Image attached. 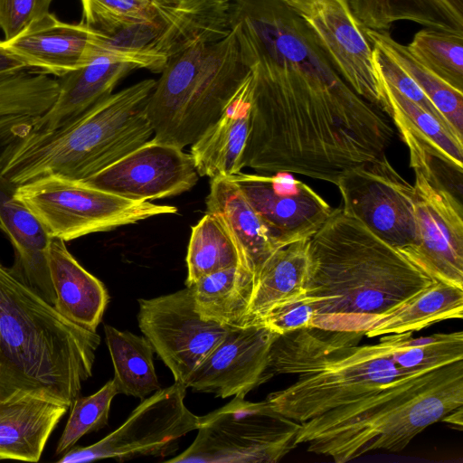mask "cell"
Returning a JSON list of instances; mask_svg holds the SVG:
<instances>
[{"instance_id":"1","label":"cell","mask_w":463,"mask_h":463,"mask_svg":"<svg viewBox=\"0 0 463 463\" xmlns=\"http://www.w3.org/2000/svg\"><path fill=\"white\" fill-rule=\"evenodd\" d=\"M393 136L390 118L340 75L298 86L252 87L243 167L336 185L346 171L384 155Z\"/></svg>"},{"instance_id":"2","label":"cell","mask_w":463,"mask_h":463,"mask_svg":"<svg viewBox=\"0 0 463 463\" xmlns=\"http://www.w3.org/2000/svg\"><path fill=\"white\" fill-rule=\"evenodd\" d=\"M307 254L314 327L364 333L373 317L435 280L342 208L307 240Z\"/></svg>"},{"instance_id":"3","label":"cell","mask_w":463,"mask_h":463,"mask_svg":"<svg viewBox=\"0 0 463 463\" xmlns=\"http://www.w3.org/2000/svg\"><path fill=\"white\" fill-rule=\"evenodd\" d=\"M463 406V360L402 374L385 388L298 423L294 445L345 463L375 450L399 452Z\"/></svg>"},{"instance_id":"4","label":"cell","mask_w":463,"mask_h":463,"mask_svg":"<svg viewBox=\"0 0 463 463\" xmlns=\"http://www.w3.org/2000/svg\"><path fill=\"white\" fill-rule=\"evenodd\" d=\"M146 79L103 99L51 131L33 128L0 151V174L16 186L47 176L85 181L154 136Z\"/></svg>"},{"instance_id":"5","label":"cell","mask_w":463,"mask_h":463,"mask_svg":"<svg viewBox=\"0 0 463 463\" xmlns=\"http://www.w3.org/2000/svg\"><path fill=\"white\" fill-rule=\"evenodd\" d=\"M364 333L319 327L298 329L274 339L268 373L297 374L266 402L280 416L301 423L355 402L402 374L380 344L360 345Z\"/></svg>"},{"instance_id":"6","label":"cell","mask_w":463,"mask_h":463,"mask_svg":"<svg viewBox=\"0 0 463 463\" xmlns=\"http://www.w3.org/2000/svg\"><path fill=\"white\" fill-rule=\"evenodd\" d=\"M99 343L0 263V388L45 392L71 407Z\"/></svg>"},{"instance_id":"7","label":"cell","mask_w":463,"mask_h":463,"mask_svg":"<svg viewBox=\"0 0 463 463\" xmlns=\"http://www.w3.org/2000/svg\"><path fill=\"white\" fill-rule=\"evenodd\" d=\"M160 73L147 104L152 138L183 149L221 118L250 69L230 29L191 42Z\"/></svg>"},{"instance_id":"8","label":"cell","mask_w":463,"mask_h":463,"mask_svg":"<svg viewBox=\"0 0 463 463\" xmlns=\"http://www.w3.org/2000/svg\"><path fill=\"white\" fill-rule=\"evenodd\" d=\"M197 435L169 463H274L292 449L298 422L276 413L268 402L234 398L199 417Z\"/></svg>"},{"instance_id":"9","label":"cell","mask_w":463,"mask_h":463,"mask_svg":"<svg viewBox=\"0 0 463 463\" xmlns=\"http://www.w3.org/2000/svg\"><path fill=\"white\" fill-rule=\"evenodd\" d=\"M14 196L39 219L51 238L64 241L177 212L172 205L126 199L59 176L18 185Z\"/></svg>"},{"instance_id":"10","label":"cell","mask_w":463,"mask_h":463,"mask_svg":"<svg viewBox=\"0 0 463 463\" xmlns=\"http://www.w3.org/2000/svg\"><path fill=\"white\" fill-rule=\"evenodd\" d=\"M414 171L416 243L400 252L435 280L463 288V209L434 160L409 152Z\"/></svg>"},{"instance_id":"11","label":"cell","mask_w":463,"mask_h":463,"mask_svg":"<svg viewBox=\"0 0 463 463\" xmlns=\"http://www.w3.org/2000/svg\"><path fill=\"white\" fill-rule=\"evenodd\" d=\"M186 387L175 383L142 400L114 431L87 447L71 448L59 463L113 458L126 461L146 456H166L179 439L199 427V417L184 403Z\"/></svg>"},{"instance_id":"12","label":"cell","mask_w":463,"mask_h":463,"mask_svg":"<svg viewBox=\"0 0 463 463\" xmlns=\"http://www.w3.org/2000/svg\"><path fill=\"white\" fill-rule=\"evenodd\" d=\"M344 213L399 251L417 240L413 184L385 154L346 171L336 184Z\"/></svg>"},{"instance_id":"13","label":"cell","mask_w":463,"mask_h":463,"mask_svg":"<svg viewBox=\"0 0 463 463\" xmlns=\"http://www.w3.org/2000/svg\"><path fill=\"white\" fill-rule=\"evenodd\" d=\"M138 305L141 332L171 371L175 383L184 386L233 327L203 319L187 287L171 294L138 299Z\"/></svg>"},{"instance_id":"14","label":"cell","mask_w":463,"mask_h":463,"mask_svg":"<svg viewBox=\"0 0 463 463\" xmlns=\"http://www.w3.org/2000/svg\"><path fill=\"white\" fill-rule=\"evenodd\" d=\"M281 1L312 30L347 84L388 117L389 104L373 60L372 45L348 1Z\"/></svg>"},{"instance_id":"15","label":"cell","mask_w":463,"mask_h":463,"mask_svg":"<svg viewBox=\"0 0 463 463\" xmlns=\"http://www.w3.org/2000/svg\"><path fill=\"white\" fill-rule=\"evenodd\" d=\"M240 188L279 248L308 240L334 209L292 174L239 173L228 177Z\"/></svg>"},{"instance_id":"16","label":"cell","mask_w":463,"mask_h":463,"mask_svg":"<svg viewBox=\"0 0 463 463\" xmlns=\"http://www.w3.org/2000/svg\"><path fill=\"white\" fill-rule=\"evenodd\" d=\"M198 177L190 154L151 138L82 182L126 199L150 202L190 190Z\"/></svg>"},{"instance_id":"17","label":"cell","mask_w":463,"mask_h":463,"mask_svg":"<svg viewBox=\"0 0 463 463\" xmlns=\"http://www.w3.org/2000/svg\"><path fill=\"white\" fill-rule=\"evenodd\" d=\"M277 335L260 324L232 327L190 375L186 389L221 398H244L272 377L268 364Z\"/></svg>"},{"instance_id":"18","label":"cell","mask_w":463,"mask_h":463,"mask_svg":"<svg viewBox=\"0 0 463 463\" xmlns=\"http://www.w3.org/2000/svg\"><path fill=\"white\" fill-rule=\"evenodd\" d=\"M96 34L83 22L65 23L50 12L0 45L26 68L59 78L91 61Z\"/></svg>"},{"instance_id":"19","label":"cell","mask_w":463,"mask_h":463,"mask_svg":"<svg viewBox=\"0 0 463 463\" xmlns=\"http://www.w3.org/2000/svg\"><path fill=\"white\" fill-rule=\"evenodd\" d=\"M69 408L45 392L0 388V459L39 461Z\"/></svg>"},{"instance_id":"20","label":"cell","mask_w":463,"mask_h":463,"mask_svg":"<svg viewBox=\"0 0 463 463\" xmlns=\"http://www.w3.org/2000/svg\"><path fill=\"white\" fill-rule=\"evenodd\" d=\"M16 185L0 174V228L14 251L15 277L53 306L55 293L48 266L52 238L39 219L14 196Z\"/></svg>"},{"instance_id":"21","label":"cell","mask_w":463,"mask_h":463,"mask_svg":"<svg viewBox=\"0 0 463 463\" xmlns=\"http://www.w3.org/2000/svg\"><path fill=\"white\" fill-rule=\"evenodd\" d=\"M252 87L250 71L224 113L191 145L190 155L200 176L213 179L242 172Z\"/></svg>"},{"instance_id":"22","label":"cell","mask_w":463,"mask_h":463,"mask_svg":"<svg viewBox=\"0 0 463 463\" xmlns=\"http://www.w3.org/2000/svg\"><path fill=\"white\" fill-rule=\"evenodd\" d=\"M137 69L132 62L102 54L59 77L57 98L33 129L51 131L70 122L112 94L118 81Z\"/></svg>"},{"instance_id":"23","label":"cell","mask_w":463,"mask_h":463,"mask_svg":"<svg viewBox=\"0 0 463 463\" xmlns=\"http://www.w3.org/2000/svg\"><path fill=\"white\" fill-rule=\"evenodd\" d=\"M48 266L54 308L78 326L96 332L109 299L104 284L76 260L61 239L52 238Z\"/></svg>"},{"instance_id":"24","label":"cell","mask_w":463,"mask_h":463,"mask_svg":"<svg viewBox=\"0 0 463 463\" xmlns=\"http://www.w3.org/2000/svg\"><path fill=\"white\" fill-rule=\"evenodd\" d=\"M206 206L207 213L223 223L236 245L241 266L255 279L265 260L279 249L260 217L228 177L211 179Z\"/></svg>"},{"instance_id":"25","label":"cell","mask_w":463,"mask_h":463,"mask_svg":"<svg viewBox=\"0 0 463 463\" xmlns=\"http://www.w3.org/2000/svg\"><path fill=\"white\" fill-rule=\"evenodd\" d=\"M381 77L389 104L388 117L398 129L408 151L424 153L461 175L463 139Z\"/></svg>"},{"instance_id":"26","label":"cell","mask_w":463,"mask_h":463,"mask_svg":"<svg viewBox=\"0 0 463 463\" xmlns=\"http://www.w3.org/2000/svg\"><path fill=\"white\" fill-rule=\"evenodd\" d=\"M463 317V288L439 280L383 314L373 317L364 336L415 332L435 323Z\"/></svg>"},{"instance_id":"27","label":"cell","mask_w":463,"mask_h":463,"mask_svg":"<svg viewBox=\"0 0 463 463\" xmlns=\"http://www.w3.org/2000/svg\"><path fill=\"white\" fill-rule=\"evenodd\" d=\"M307 240L275 250L255 276L245 325L257 324L273 306L307 292Z\"/></svg>"},{"instance_id":"28","label":"cell","mask_w":463,"mask_h":463,"mask_svg":"<svg viewBox=\"0 0 463 463\" xmlns=\"http://www.w3.org/2000/svg\"><path fill=\"white\" fill-rule=\"evenodd\" d=\"M364 29L388 31L398 21L463 33V0H347Z\"/></svg>"},{"instance_id":"29","label":"cell","mask_w":463,"mask_h":463,"mask_svg":"<svg viewBox=\"0 0 463 463\" xmlns=\"http://www.w3.org/2000/svg\"><path fill=\"white\" fill-rule=\"evenodd\" d=\"M254 280L250 270L237 265L203 276L187 288L203 319L241 326L245 325Z\"/></svg>"},{"instance_id":"30","label":"cell","mask_w":463,"mask_h":463,"mask_svg":"<svg viewBox=\"0 0 463 463\" xmlns=\"http://www.w3.org/2000/svg\"><path fill=\"white\" fill-rule=\"evenodd\" d=\"M118 393L145 399L161 388L154 366V349L143 335L104 326Z\"/></svg>"},{"instance_id":"31","label":"cell","mask_w":463,"mask_h":463,"mask_svg":"<svg viewBox=\"0 0 463 463\" xmlns=\"http://www.w3.org/2000/svg\"><path fill=\"white\" fill-rule=\"evenodd\" d=\"M379 343L402 373H426L463 360V333L415 337L412 332L383 335Z\"/></svg>"},{"instance_id":"32","label":"cell","mask_w":463,"mask_h":463,"mask_svg":"<svg viewBox=\"0 0 463 463\" xmlns=\"http://www.w3.org/2000/svg\"><path fill=\"white\" fill-rule=\"evenodd\" d=\"M372 44L383 49L417 83L455 131L463 137V91L442 80L425 68L408 47L395 41L388 31L362 28Z\"/></svg>"},{"instance_id":"33","label":"cell","mask_w":463,"mask_h":463,"mask_svg":"<svg viewBox=\"0 0 463 463\" xmlns=\"http://www.w3.org/2000/svg\"><path fill=\"white\" fill-rule=\"evenodd\" d=\"M186 263V287L213 272L241 265L231 234L214 214L206 213L192 227Z\"/></svg>"},{"instance_id":"34","label":"cell","mask_w":463,"mask_h":463,"mask_svg":"<svg viewBox=\"0 0 463 463\" xmlns=\"http://www.w3.org/2000/svg\"><path fill=\"white\" fill-rule=\"evenodd\" d=\"M407 47L425 68L463 91V33L422 29Z\"/></svg>"},{"instance_id":"35","label":"cell","mask_w":463,"mask_h":463,"mask_svg":"<svg viewBox=\"0 0 463 463\" xmlns=\"http://www.w3.org/2000/svg\"><path fill=\"white\" fill-rule=\"evenodd\" d=\"M80 2L82 22L103 34H110L137 24L154 22L163 16L170 19L152 0H80Z\"/></svg>"},{"instance_id":"36","label":"cell","mask_w":463,"mask_h":463,"mask_svg":"<svg viewBox=\"0 0 463 463\" xmlns=\"http://www.w3.org/2000/svg\"><path fill=\"white\" fill-rule=\"evenodd\" d=\"M118 393L114 381L110 380L95 393L75 398L55 455L64 454L84 435L107 426L111 402Z\"/></svg>"},{"instance_id":"37","label":"cell","mask_w":463,"mask_h":463,"mask_svg":"<svg viewBox=\"0 0 463 463\" xmlns=\"http://www.w3.org/2000/svg\"><path fill=\"white\" fill-rule=\"evenodd\" d=\"M176 24L194 29L230 27V0H152Z\"/></svg>"},{"instance_id":"38","label":"cell","mask_w":463,"mask_h":463,"mask_svg":"<svg viewBox=\"0 0 463 463\" xmlns=\"http://www.w3.org/2000/svg\"><path fill=\"white\" fill-rule=\"evenodd\" d=\"M318 313V299L307 292L282 301L269 309L257 324L277 335L314 327Z\"/></svg>"},{"instance_id":"39","label":"cell","mask_w":463,"mask_h":463,"mask_svg":"<svg viewBox=\"0 0 463 463\" xmlns=\"http://www.w3.org/2000/svg\"><path fill=\"white\" fill-rule=\"evenodd\" d=\"M370 44L373 48L375 68L381 75L404 97L430 113L458 137L463 139V137L455 131L411 77L383 49L375 44Z\"/></svg>"},{"instance_id":"40","label":"cell","mask_w":463,"mask_h":463,"mask_svg":"<svg viewBox=\"0 0 463 463\" xmlns=\"http://www.w3.org/2000/svg\"><path fill=\"white\" fill-rule=\"evenodd\" d=\"M53 0H0V30L4 40L19 33L31 22L50 13Z\"/></svg>"},{"instance_id":"41","label":"cell","mask_w":463,"mask_h":463,"mask_svg":"<svg viewBox=\"0 0 463 463\" xmlns=\"http://www.w3.org/2000/svg\"><path fill=\"white\" fill-rule=\"evenodd\" d=\"M26 68L23 62L0 45V73Z\"/></svg>"},{"instance_id":"42","label":"cell","mask_w":463,"mask_h":463,"mask_svg":"<svg viewBox=\"0 0 463 463\" xmlns=\"http://www.w3.org/2000/svg\"><path fill=\"white\" fill-rule=\"evenodd\" d=\"M441 421L458 427L461 430L463 426V406L451 411L442 418Z\"/></svg>"}]
</instances>
